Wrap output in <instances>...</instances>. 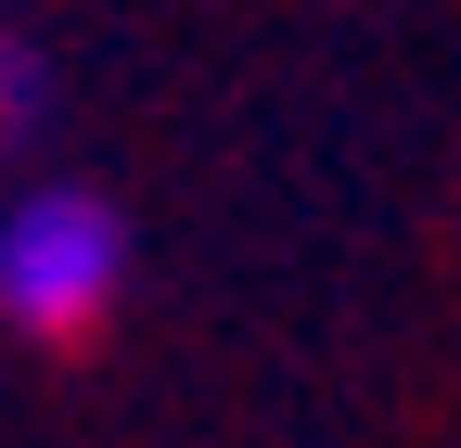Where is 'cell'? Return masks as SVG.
<instances>
[{"label": "cell", "instance_id": "obj_1", "mask_svg": "<svg viewBox=\"0 0 461 448\" xmlns=\"http://www.w3.org/2000/svg\"><path fill=\"white\" fill-rule=\"evenodd\" d=\"M129 295V218L90 180H39L0 205V320L26 346H77L103 333V308Z\"/></svg>", "mask_w": 461, "mask_h": 448}, {"label": "cell", "instance_id": "obj_2", "mask_svg": "<svg viewBox=\"0 0 461 448\" xmlns=\"http://www.w3.org/2000/svg\"><path fill=\"white\" fill-rule=\"evenodd\" d=\"M39 129H51V51L26 26H0V166H14Z\"/></svg>", "mask_w": 461, "mask_h": 448}]
</instances>
